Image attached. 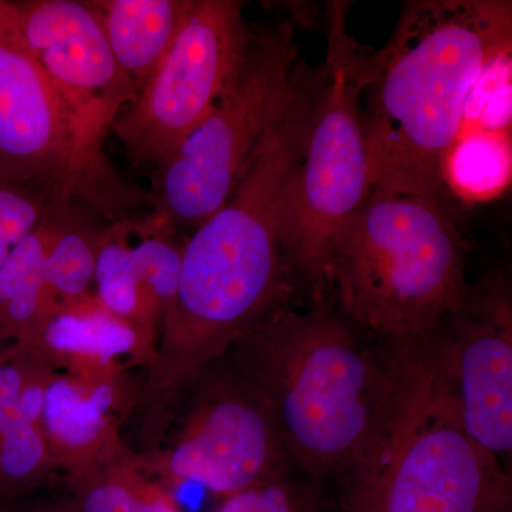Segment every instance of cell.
Masks as SVG:
<instances>
[{
  "label": "cell",
  "mask_w": 512,
  "mask_h": 512,
  "mask_svg": "<svg viewBox=\"0 0 512 512\" xmlns=\"http://www.w3.org/2000/svg\"><path fill=\"white\" fill-rule=\"evenodd\" d=\"M350 325L328 306L286 303L224 356L268 404L289 460L316 477L369 466L419 360V346L376 355Z\"/></svg>",
  "instance_id": "obj_1"
},
{
  "label": "cell",
  "mask_w": 512,
  "mask_h": 512,
  "mask_svg": "<svg viewBox=\"0 0 512 512\" xmlns=\"http://www.w3.org/2000/svg\"><path fill=\"white\" fill-rule=\"evenodd\" d=\"M245 5L191 0L163 62L111 128L133 167L156 170L210 114L247 53Z\"/></svg>",
  "instance_id": "obj_8"
},
{
  "label": "cell",
  "mask_w": 512,
  "mask_h": 512,
  "mask_svg": "<svg viewBox=\"0 0 512 512\" xmlns=\"http://www.w3.org/2000/svg\"><path fill=\"white\" fill-rule=\"evenodd\" d=\"M53 205L57 204L0 180V266Z\"/></svg>",
  "instance_id": "obj_19"
},
{
  "label": "cell",
  "mask_w": 512,
  "mask_h": 512,
  "mask_svg": "<svg viewBox=\"0 0 512 512\" xmlns=\"http://www.w3.org/2000/svg\"><path fill=\"white\" fill-rule=\"evenodd\" d=\"M66 477L69 495L53 512H183L123 441Z\"/></svg>",
  "instance_id": "obj_17"
},
{
  "label": "cell",
  "mask_w": 512,
  "mask_h": 512,
  "mask_svg": "<svg viewBox=\"0 0 512 512\" xmlns=\"http://www.w3.org/2000/svg\"><path fill=\"white\" fill-rule=\"evenodd\" d=\"M15 352V345L12 343H0V365L10 359V356Z\"/></svg>",
  "instance_id": "obj_22"
},
{
  "label": "cell",
  "mask_w": 512,
  "mask_h": 512,
  "mask_svg": "<svg viewBox=\"0 0 512 512\" xmlns=\"http://www.w3.org/2000/svg\"><path fill=\"white\" fill-rule=\"evenodd\" d=\"M329 288L349 323L421 345L466 302L463 235L441 200L372 190L332 249Z\"/></svg>",
  "instance_id": "obj_3"
},
{
  "label": "cell",
  "mask_w": 512,
  "mask_h": 512,
  "mask_svg": "<svg viewBox=\"0 0 512 512\" xmlns=\"http://www.w3.org/2000/svg\"><path fill=\"white\" fill-rule=\"evenodd\" d=\"M348 10L349 3L329 2L326 57L311 74L308 133L282 202L286 261L318 299L328 289L336 241L372 194L360 104L370 82V53L350 36Z\"/></svg>",
  "instance_id": "obj_4"
},
{
  "label": "cell",
  "mask_w": 512,
  "mask_h": 512,
  "mask_svg": "<svg viewBox=\"0 0 512 512\" xmlns=\"http://www.w3.org/2000/svg\"><path fill=\"white\" fill-rule=\"evenodd\" d=\"M80 202L50 207L0 266V343L30 345L45 320L93 291L101 231Z\"/></svg>",
  "instance_id": "obj_12"
},
{
  "label": "cell",
  "mask_w": 512,
  "mask_h": 512,
  "mask_svg": "<svg viewBox=\"0 0 512 512\" xmlns=\"http://www.w3.org/2000/svg\"><path fill=\"white\" fill-rule=\"evenodd\" d=\"M0 180L35 192L50 204L77 201L87 208L72 117L13 32L2 0Z\"/></svg>",
  "instance_id": "obj_10"
},
{
  "label": "cell",
  "mask_w": 512,
  "mask_h": 512,
  "mask_svg": "<svg viewBox=\"0 0 512 512\" xmlns=\"http://www.w3.org/2000/svg\"><path fill=\"white\" fill-rule=\"evenodd\" d=\"M293 37L288 20L252 29L247 53L210 114L154 170L151 210L177 231H195L228 201L284 109L298 72Z\"/></svg>",
  "instance_id": "obj_7"
},
{
  "label": "cell",
  "mask_w": 512,
  "mask_h": 512,
  "mask_svg": "<svg viewBox=\"0 0 512 512\" xmlns=\"http://www.w3.org/2000/svg\"><path fill=\"white\" fill-rule=\"evenodd\" d=\"M188 392L190 404L171 440L138 456L151 477L227 498L284 478L289 457L271 410L224 357Z\"/></svg>",
  "instance_id": "obj_9"
},
{
  "label": "cell",
  "mask_w": 512,
  "mask_h": 512,
  "mask_svg": "<svg viewBox=\"0 0 512 512\" xmlns=\"http://www.w3.org/2000/svg\"><path fill=\"white\" fill-rule=\"evenodd\" d=\"M23 348L35 349L57 372L101 373L123 369L121 360L147 367L156 342L117 318L92 291L53 312Z\"/></svg>",
  "instance_id": "obj_15"
},
{
  "label": "cell",
  "mask_w": 512,
  "mask_h": 512,
  "mask_svg": "<svg viewBox=\"0 0 512 512\" xmlns=\"http://www.w3.org/2000/svg\"><path fill=\"white\" fill-rule=\"evenodd\" d=\"M92 3L111 55L137 96L173 46L191 0H94Z\"/></svg>",
  "instance_id": "obj_16"
},
{
  "label": "cell",
  "mask_w": 512,
  "mask_h": 512,
  "mask_svg": "<svg viewBox=\"0 0 512 512\" xmlns=\"http://www.w3.org/2000/svg\"><path fill=\"white\" fill-rule=\"evenodd\" d=\"M9 25L72 117L86 205L107 224L150 210V191L127 183L104 153L136 93L111 55L97 10L77 0H2Z\"/></svg>",
  "instance_id": "obj_6"
},
{
  "label": "cell",
  "mask_w": 512,
  "mask_h": 512,
  "mask_svg": "<svg viewBox=\"0 0 512 512\" xmlns=\"http://www.w3.org/2000/svg\"><path fill=\"white\" fill-rule=\"evenodd\" d=\"M217 512H320L311 495L285 478L231 495Z\"/></svg>",
  "instance_id": "obj_20"
},
{
  "label": "cell",
  "mask_w": 512,
  "mask_h": 512,
  "mask_svg": "<svg viewBox=\"0 0 512 512\" xmlns=\"http://www.w3.org/2000/svg\"><path fill=\"white\" fill-rule=\"evenodd\" d=\"M32 366V350L19 346H15L10 359L0 365V439L18 417Z\"/></svg>",
  "instance_id": "obj_21"
},
{
  "label": "cell",
  "mask_w": 512,
  "mask_h": 512,
  "mask_svg": "<svg viewBox=\"0 0 512 512\" xmlns=\"http://www.w3.org/2000/svg\"><path fill=\"white\" fill-rule=\"evenodd\" d=\"M30 350L33 366L22 407L0 439V501L25 494L53 470L42 431V409L47 383L57 370L36 350Z\"/></svg>",
  "instance_id": "obj_18"
},
{
  "label": "cell",
  "mask_w": 512,
  "mask_h": 512,
  "mask_svg": "<svg viewBox=\"0 0 512 512\" xmlns=\"http://www.w3.org/2000/svg\"><path fill=\"white\" fill-rule=\"evenodd\" d=\"M137 394L123 369L101 373L56 372L47 383L42 431L53 470L66 476L90 466L121 443L119 421Z\"/></svg>",
  "instance_id": "obj_14"
},
{
  "label": "cell",
  "mask_w": 512,
  "mask_h": 512,
  "mask_svg": "<svg viewBox=\"0 0 512 512\" xmlns=\"http://www.w3.org/2000/svg\"><path fill=\"white\" fill-rule=\"evenodd\" d=\"M348 511L511 512L510 476L464 429L429 345L389 436L352 477Z\"/></svg>",
  "instance_id": "obj_5"
},
{
  "label": "cell",
  "mask_w": 512,
  "mask_h": 512,
  "mask_svg": "<svg viewBox=\"0 0 512 512\" xmlns=\"http://www.w3.org/2000/svg\"><path fill=\"white\" fill-rule=\"evenodd\" d=\"M446 339L429 350L467 433L503 461L512 450V305L504 282L468 291L447 319Z\"/></svg>",
  "instance_id": "obj_11"
},
{
  "label": "cell",
  "mask_w": 512,
  "mask_h": 512,
  "mask_svg": "<svg viewBox=\"0 0 512 512\" xmlns=\"http://www.w3.org/2000/svg\"><path fill=\"white\" fill-rule=\"evenodd\" d=\"M184 244L153 210L110 222L97 238L94 293L117 318L156 343L177 293Z\"/></svg>",
  "instance_id": "obj_13"
},
{
  "label": "cell",
  "mask_w": 512,
  "mask_h": 512,
  "mask_svg": "<svg viewBox=\"0 0 512 512\" xmlns=\"http://www.w3.org/2000/svg\"><path fill=\"white\" fill-rule=\"evenodd\" d=\"M510 0H412L370 53L363 113L372 190L443 201L471 93L511 49Z\"/></svg>",
  "instance_id": "obj_2"
}]
</instances>
